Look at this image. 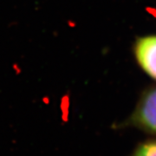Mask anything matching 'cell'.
<instances>
[{"mask_svg":"<svg viewBox=\"0 0 156 156\" xmlns=\"http://www.w3.org/2000/svg\"><path fill=\"white\" fill-rule=\"evenodd\" d=\"M128 124L156 135V88L147 90L142 95Z\"/></svg>","mask_w":156,"mask_h":156,"instance_id":"obj_1","label":"cell"},{"mask_svg":"<svg viewBox=\"0 0 156 156\" xmlns=\"http://www.w3.org/2000/svg\"><path fill=\"white\" fill-rule=\"evenodd\" d=\"M135 56L143 70L156 79V36H148L137 40Z\"/></svg>","mask_w":156,"mask_h":156,"instance_id":"obj_2","label":"cell"},{"mask_svg":"<svg viewBox=\"0 0 156 156\" xmlns=\"http://www.w3.org/2000/svg\"><path fill=\"white\" fill-rule=\"evenodd\" d=\"M131 156H156V139L140 142L136 146Z\"/></svg>","mask_w":156,"mask_h":156,"instance_id":"obj_3","label":"cell"}]
</instances>
